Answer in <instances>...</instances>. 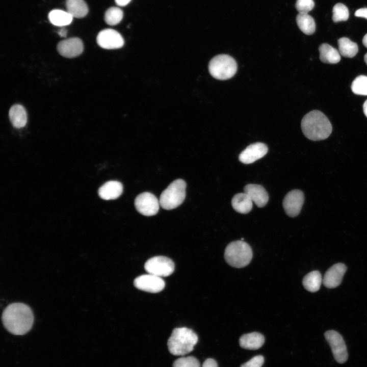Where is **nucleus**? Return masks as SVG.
<instances>
[{
    "label": "nucleus",
    "instance_id": "obj_1",
    "mask_svg": "<svg viewBox=\"0 0 367 367\" xmlns=\"http://www.w3.org/2000/svg\"><path fill=\"white\" fill-rule=\"evenodd\" d=\"M6 329L15 335H23L32 328L34 316L31 308L22 303H14L7 306L2 314Z\"/></svg>",
    "mask_w": 367,
    "mask_h": 367
},
{
    "label": "nucleus",
    "instance_id": "obj_2",
    "mask_svg": "<svg viewBox=\"0 0 367 367\" xmlns=\"http://www.w3.org/2000/svg\"><path fill=\"white\" fill-rule=\"evenodd\" d=\"M301 126L305 136L312 141L327 139L332 130L327 117L318 110H313L306 114L302 119Z\"/></svg>",
    "mask_w": 367,
    "mask_h": 367
},
{
    "label": "nucleus",
    "instance_id": "obj_3",
    "mask_svg": "<svg viewBox=\"0 0 367 367\" xmlns=\"http://www.w3.org/2000/svg\"><path fill=\"white\" fill-rule=\"evenodd\" d=\"M198 339L193 330L187 327L176 328L168 340V350L174 355H186L193 351Z\"/></svg>",
    "mask_w": 367,
    "mask_h": 367
},
{
    "label": "nucleus",
    "instance_id": "obj_4",
    "mask_svg": "<svg viewBox=\"0 0 367 367\" xmlns=\"http://www.w3.org/2000/svg\"><path fill=\"white\" fill-rule=\"evenodd\" d=\"M251 247L242 240L235 241L229 243L225 248L224 257L231 266L241 268L247 266L252 258Z\"/></svg>",
    "mask_w": 367,
    "mask_h": 367
},
{
    "label": "nucleus",
    "instance_id": "obj_5",
    "mask_svg": "<svg viewBox=\"0 0 367 367\" xmlns=\"http://www.w3.org/2000/svg\"><path fill=\"white\" fill-rule=\"evenodd\" d=\"M208 71L215 78L226 80L234 75L237 71V64L235 60L229 55H219L209 61Z\"/></svg>",
    "mask_w": 367,
    "mask_h": 367
},
{
    "label": "nucleus",
    "instance_id": "obj_6",
    "mask_svg": "<svg viewBox=\"0 0 367 367\" xmlns=\"http://www.w3.org/2000/svg\"><path fill=\"white\" fill-rule=\"evenodd\" d=\"M186 183L181 179L171 182L162 193L159 201L164 209L170 210L180 205L186 197Z\"/></svg>",
    "mask_w": 367,
    "mask_h": 367
},
{
    "label": "nucleus",
    "instance_id": "obj_7",
    "mask_svg": "<svg viewBox=\"0 0 367 367\" xmlns=\"http://www.w3.org/2000/svg\"><path fill=\"white\" fill-rule=\"evenodd\" d=\"M146 271L159 277H167L174 272L175 266L173 261L163 256L153 257L146 261L144 265Z\"/></svg>",
    "mask_w": 367,
    "mask_h": 367
},
{
    "label": "nucleus",
    "instance_id": "obj_8",
    "mask_svg": "<svg viewBox=\"0 0 367 367\" xmlns=\"http://www.w3.org/2000/svg\"><path fill=\"white\" fill-rule=\"evenodd\" d=\"M325 337L330 346L333 357L339 363H344L348 359V354L345 342L340 333L335 330L325 332Z\"/></svg>",
    "mask_w": 367,
    "mask_h": 367
},
{
    "label": "nucleus",
    "instance_id": "obj_9",
    "mask_svg": "<svg viewBox=\"0 0 367 367\" xmlns=\"http://www.w3.org/2000/svg\"><path fill=\"white\" fill-rule=\"evenodd\" d=\"M160 201L153 194L144 192L138 195L135 200V206L140 214L151 216L156 214L159 210Z\"/></svg>",
    "mask_w": 367,
    "mask_h": 367
},
{
    "label": "nucleus",
    "instance_id": "obj_10",
    "mask_svg": "<svg viewBox=\"0 0 367 367\" xmlns=\"http://www.w3.org/2000/svg\"><path fill=\"white\" fill-rule=\"evenodd\" d=\"M134 283L138 289L152 293L162 291L165 285L162 277L149 273L137 277Z\"/></svg>",
    "mask_w": 367,
    "mask_h": 367
},
{
    "label": "nucleus",
    "instance_id": "obj_11",
    "mask_svg": "<svg viewBox=\"0 0 367 367\" xmlns=\"http://www.w3.org/2000/svg\"><path fill=\"white\" fill-rule=\"evenodd\" d=\"M304 201V195L299 190H293L284 197L282 205L285 213L291 217H295L300 213Z\"/></svg>",
    "mask_w": 367,
    "mask_h": 367
},
{
    "label": "nucleus",
    "instance_id": "obj_12",
    "mask_svg": "<svg viewBox=\"0 0 367 367\" xmlns=\"http://www.w3.org/2000/svg\"><path fill=\"white\" fill-rule=\"evenodd\" d=\"M96 41L101 47L108 49H117L122 47L124 43L121 35L113 29H106L98 33Z\"/></svg>",
    "mask_w": 367,
    "mask_h": 367
},
{
    "label": "nucleus",
    "instance_id": "obj_13",
    "mask_svg": "<svg viewBox=\"0 0 367 367\" xmlns=\"http://www.w3.org/2000/svg\"><path fill=\"white\" fill-rule=\"evenodd\" d=\"M57 50L59 53L64 57L74 58L83 53L84 45L81 39L72 37L59 42L57 45Z\"/></svg>",
    "mask_w": 367,
    "mask_h": 367
},
{
    "label": "nucleus",
    "instance_id": "obj_14",
    "mask_svg": "<svg viewBox=\"0 0 367 367\" xmlns=\"http://www.w3.org/2000/svg\"><path fill=\"white\" fill-rule=\"evenodd\" d=\"M268 150V148L265 144L254 143L248 146L241 152L239 160L243 164H251L264 156Z\"/></svg>",
    "mask_w": 367,
    "mask_h": 367
},
{
    "label": "nucleus",
    "instance_id": "obj_15",
    "mask_svg": "<svg viewBox=\"0 0 367 367\" xmlns=\"http://www.w3.org/2000/svg\"><path fill=\"white\" fill-rule=\"evenodd\" d=\"M347 270L345 264L337 263L331 267L326 272L323 278V283L327 288L333 289L341 283Z\"/></svg>",
    "mask_w": 367,
    "mask_h": 367
},
{
    "label": "nucleus",
    "instance_id": "obj_16",
    "mask_svg": "<svg viewBox=\"0 0 367 367\" xmlns=\"http://www.w3.org/2000/svg\"><path fill=\"white\" fill-rule=\"evenodd\" d=\"M244 191L258 207L265 206L268 202V194L261 185L248 184L245 186Z\"/></svg>",
    "mask_w": 367,
    "mask_h": 367
},
{
    "label": "nucleus",
    "instance_id": "obj_17",
    "mask_svg": "<svg viewBox=\"0 0 367 367\" xmlns=\"http://www.w3.org/2000/svg\"><path fill=\"white\" fill-rule=\"evenodd\" d=\"M123 191L121 182L116 180L109 181L101 186L98 190L99 197L104 200L115 199L118 198Z\"/></svg>",
    "mask_w": 367,
    "mask_h": 367
},
{
    "label": "nucleus",
    "instance_id": "obj_18",
    "mask_svg": "<svg viewBox=\"0 0 367 367\" xmlns=\"http://www.w3.org/2000/svg\"><path fill=\"white\" fill-rule=\"evenodd\" d=\"M264 335L258 332H254L243 335L240 338V346L245 349L257 350L264 344Z\"/></svg>",
    "mask_w": 367,
    "mask_h": 367
},
{
    "label": "nucleus",
    "instance_id": "obj_19",
    "mask_svg": "<svg viewBox=\"0 0 367 367\" xmlns=\"http://www.w3.org/2000/svg\"><path fill=\"white\" fill-rule=\"evenodd\" d=\"M231 205L237 212L246 214L249 213L253 206V201L245 193L235 194L231 200Z\"/></svg>",
    "mask_w": 367,
    "mask_h": 367
},
{
    "label": "nucleus",
    "instance_id": "obj_20",
    "mask_svg": "<svg viewBox=\"0 0 367 367\" xmlns=\"http://www.w3.org/2000/svg\"><path fill=\"white\" fill-rule=\"evenodd\" d=\"M10 120L16 128L24 127L27 122V114L25 109L20 104H14L9 112Z\"/></svg>",
    "mask_w": 367,
    "mask_h": 367
},
{
    "label": "nucleus",
    "instance_id": "obj_21",
    "mask_svg": "<svg viewBox=\"0 0 367 367\" xmlns=\"http://www.w3.org/2000/svg\"><path fill=\"white\" fill-rule=\"evenodd\" d=\"M320 60L327 64H336L340 60L339 51L327 43H323L319 47Z\"/></svg>",
    "mask_w": 367,
    "mask_h": 367
},
{
    "label": "nucleus",
    "instance_id": "obj_22",
    "mask_svg": "<svg viewBox=\"0 0 367 367\" xmlns=\"http://www.w3.org/2000/svg\"><path fill=\"white\" fill-rule=\"evenodd\" d=\"M67 11L73 17L81 18L88 13V7L84 0H66L65 3Z\"/></svg>",
    "mask_w": 367,
    "mask_h": 367
},
{
    "label": "nucleus",
    "instance_id": "obj_23",
    "mask_svg": "<svg viewBox=\"0 0 367 367\" xmlns=\"http://www.w3.org/2000/svg\"><path fill=\"white\" fill-rule=\"evenodd\" d=\"M48 17L53 25L60 27L70 24L73 18L67 11L59 9L51 10L49 13Z\"/></svg>",
    "mask_w": 367,
    "mask_h": 367
},
{
    "label": "nucleus",
    "instance_id": "obj_24",
    "mask_svg": "<svg viewBox=\"0 0 367 367\" xmlns=\"http://www.w3.org/2000/svg\"><path fill=\"white\" fill-rule=\"evenodd\" d=\"M322 281L323 279L320 272L318 271H313L304 276L302 283L306 290L313 293L320 289Z\"/></svg>",
    "mask_w": 367,
    "mask_h": 367
},
{
    "label": "nucleus",
    "instance_id": "obj_25",
    "mask_svg": "<svg viewBox=\"0 0 367 367\" xmlns=\"http://www.w3.org/2000/svg\"><path fill=\"white\" fill-rule=\"evenodd\" d=\"M296 22L300 30L305 34L310 35L314 32V20L308 13H299L296 17Z\"/></svg>",
    "mask_w": 367,
    "mask_h": 367
},
{
    "label": "nucleus",
    "instance_id": "obj_26",
    "mask_svg": "<svg viewBox=\"0 0 367 367\" xmlns=\"http://www.w3.org/2000/svg\"><path fill=\"white\" fill-rule=\"evenodd\" d=\"M338 46L340 55L345 57L353 58L358 51L357 44L346 37L338 40Z\"/></svg>",
    "mask_w": 367,
    "mask_h": 367
},
{
    "label": "nucleus",
    "instance_id": "obj_27",
    "mask_svg": "<svg viewBox=\"0 0 367 367\" xmlns=\"http://www.w3.org/2000/svg\"><path fill=\"white\" fill-rule=\"evenodd\" d=\"M122 10L118 8L112 7L109 8L104 14L105 22L109 25H114L119 23L123 18Z\"/></svg>",
    "mask_w": 367,
    "mask_h": 367
},
{
    "label": "nucleus",
    "instance_id": "obj_28",
    "mask_svg": "<svg viewBox=\"0 0 367 367\" xmlns=\"http://www.w3.org/2000/svg\"><path fill=\"white\" fill-rule=\"evenodd\" d=\"M351 90L354 94L367 95V76H357L352 83Z\"/></svg>",
    "mask_w": 367,
    "mask_h": 367
},
{
    "label": "nucleus",
    "instance_id": "obj_29",
    "mask_svg": "<svg viewBox=\"0 0 367 367\" xmlns=\"http://www.w3.org/2000/svg\"><path fill=\"white\" fill-rule=\"evenodd\" d=\"M332 13V20L335 22L346 21L349 16L348 8L342 3H337L334 5Z\"/></svg>",
    "mask_w": 367,
    "mask_h": 367
},
{
    "label": "nucleus",
    "instance_id": "obj_30",
    "mask_svg": "<svg viewBox=\"0 0 367 367\" xmlns=\"http://www.w3.org/2000/svg\"><path fill=\"white\" fill-rule=\"evenodd\" d=\"M173 367H201L199 360L194 356L182 357L175 360Z\"/></svg>",
    "mask_w": 367,
    "mask_h": 367
},
{
    "label": "nucleus",
    "instance_id": "obj_31",
    "mask_svg": "<svg viewBox=\"0 0 367 367\" xmlns=\"http://www.w3.org/2000/svg\"><path fill=\"white\" fill-rule=\"evenodd\" d=\"M314 7L313 0H297L295 7L299 13H308Z\"/></svg>",
    "mask_w": 367,
    "mask_h": 367
},
{
    "label": "nucleus",
    "instance_id": "obj_32",
    "mask_svg": "<svg viewBox=\"0 0 367 367\" xmlns=\"http://www.w3.org/2000/svg\"><path fill=\"white\" fill-rule=\"evenodd\" d=\"M264 362V357L261 355H257L243 364L241 367H261Z\"/></svg>",
    "mask_w": 367,
    "mask_h": 367
},
{
    "label": "nucleus",
    "instance_id": "obj_33",
    "mask_svg": "<svg viewBox=\"0 0 367 367\" xmlns=\"http://www.w3.org/2000/svg\"><path fill=\"white\" fill-rule=\"evenodd\" d=\"M202 367H218V365L215 360L207 358L203 363Z\"/></svg>",
    "mask_w": 367,
    "mask_h": 367
},
{
    "label": "nucleus",
    "instance_id": "obj_34",
    "mask_svg": "<svg viewBox=\"0 0 367 367\" xmlns=\"http://www.w3.org/2000/svg\"><path fill=\"white\" fill-rule=\"evenodd\" d=\"M356 17H363L367 19V8H360L355 12Z\"/></svg>",
    "mask_w": 367,
    "mask_h": 367
},
{
    "label": "nucleus",
    "instance_id": "obj_35",
    "mask_svg": "<svg viewBox=\"0 0 367 367\" xmlns=\"http://www.w3.org/2000/svg\"><path fill=\"white\" fill-rule=\"evenodd\" d=\"M116 4L120 7L126 6L131 0H115Z\"/></svg>",
    "mask_w": 367,
    "mask_h": 367
},
{
    "label": "nucleus",
    "instance_id": "obj_36",
    "mask_svg": "<svg viewBox=\"0 0 367 367\" xmlns=\"http://www.w3.org/2000/svg\"><path fill=\"white\" fill-rule=\"evenodd\" d=\"M58 34L60 37H64L67 35V31L65 28H62L58 31Z\"/></svg>",
    "mask_w": 367,
    "mask_h": 367
},
{
    "label": "nucleus",
    "instance_id": "obj_37",
    "mask_svg": "<svg viewBox=\"0 0 367 367\" xmlns=\"http://www.w3.org/2000/svg\"><path fill=\"white\" fill-rule=\"evenodd\" d=\"M363 111L364 115L367 117V99L365 101L363 104Z\"/></svg>",
    "mask_w": 367,
    "mask_h": 367
},
{
    "label": "nucleus",
    "instance_id": "obj_38",
    "mask_svg": "<svg viewBox=\"0 0 367 367\" xmlns=\"http://www.w3.org/2000/svg\"><path fill=\"white\" fill-rule=\"evenodd\" d=\"M362 43L367 48V34L364 35L362 39Z\"/></svg>",
    "mask_w": 367,
    "mask_h": 367
},
{
    "label": "nucleus",
    "instance_id": "obj_39",
    "mask_svg": "<svg viewBox=\"0 0 367 367\" xmlns=\"http://www.w3.org/2000/svg\"><path fill=\"white\" fill-rule=\"evenodd\" d=\"M364 60L367 65V53L365 54L364 56Z\"/></svg>",
    "mask_w": 367,
    "mask_h": 367
}]
</instances>
